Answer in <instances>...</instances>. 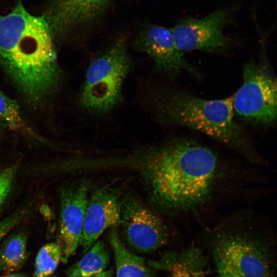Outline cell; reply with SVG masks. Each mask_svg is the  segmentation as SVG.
<instances>
[{
    "instance_id": "d4e9b609",
    "label": "cell",
    "mask_w": 277,
    "mask_h": 277,
    "mask_svg": "<svg viewBox=\"0 0 277 277\" xmlns=\"http://www.w3.org/2000/svg\"><path fill=\"white\" fill-rule=\"evenodd\" d=\"M50 277H56L55 276H54V275H52Z\"/></svg>"
},
{
    "instance_id": "5bb4252c",
    "label": "cell",
    "mask_w": 277,
    "mask_h": 277,
    "mask_svg": "<svg viewBox=\"0 0 277 277\" xmlns=\"http://www.w3.org/2000/svg\"><path fill=\"white\" fill-rule=\"evenodd\" d=\"M28 236L23 231L7 235L0 246V273H13L21 269L28 257Z\"/></svg>"
},
{
    "instance_id": "7a4b0ae2",
    "label": "cell",
    "mask_w": 277,
    "mask_h": 277,
    "mask_svg": "<svg viewBox=\"0 0 277 277\" xmlns=\"http://www.w3.org/2000/svg\"><path fill=\"white\" fill-rule=\"evenodd\" d=\"M143 174L152 201L170 211H186L209 199L216 180L218 160L198 143L182 140L154 151Z\"/></svg>"
},
{
    "instance_id": "5b68a950",
    "label": "cell",
    "mask_w": 277,
    "mask_h": 277,
    "mask_svg": "<svg viewBox=\"0 0 277 277\" xmlns=\"http://www.w3.org/2000/svg\"><path fill=\"white\" fill-rule=\"evenodd\" d=\"M265 60H252L244 65L242 85L232 94L234 114L256 125H272L276 119V78Z\"/></svg>"
},
{
    "instance_id": "7402d4cb",
    "label": "cell",
    "mask_w": 277,
    "mask_h": 277,
    "mask_svg": "<svg viewBox=\"0 0 277 277\" xmlns=\"http://www.w3.org/2000/svg\"><path fill=\"white\" fill-rule=\"evenodd\" d=\"M111 272L110 270H105L100 273L81 277H111Z\"/></svg>"
},
{
    "instance_id": "2e32d148",
    "label": "cell",
    "mask_w": 277,
    "mask_h": 277,
    "mask_svg": "<svg viewBox=\"0 0 277 277\" xmlns=\"http://www.w3.org/2000/svg\"><path fill=\"white\" fill-rule=\"evenodd\" d=\"M0 117L6 126L13 131L33 140L48 143L26 123L18 104L1 90Z\"/></svg>"
},
{
    "instance_id": "8fae6325",
    "label": "cell",
    "mask_w": 277,
    "mask_h": 277,
    "mask_svg": "<svg viewBox=\"0 0 277 277\" xmlns=\"http://www.w3.org/2000/svg\"><path fill=\"white\" fill-rule=\"evenodd\" d=\"M122 201L113 189H96L88 199L80 241L85 250L89 249L107 228L120 224Z\"/></svg>"
},
{
    "instance_id": "277c9868",
    "label": "cell",
    "mask_w": 277,
    "mask_h": 277,
    "mask_svg": "<svg viewBox=\"0 0 277 277\" xmlns=\"http://www.w3.org/2000/svg\"><path fill=\"white\" fill-rule=\"evenodd\" d=\"M131 67L125 39L118 37L88 66L78 96L80 108L95 116L112 111L121 102Z\"/></svg>"
},
{
    "instance_id": "cb8c5ba5",
    "label": "cell",
    "mask_w": 277,
    "mask_h": 277,
    "mask_svg": "<svg viewBox=\"0 0 277 277\" xmlns=\"http://www.w3.org/2000/svg\"><path fill=\"white\" fill-rule=\"evenodd\" d=\"M5 125V123L3 121V120L0 117V128L4 126Z\"/></svg>"
},
{
    "instance_id": "ffe728a7",
    "label": "cell",
    "mask_w": 277,
    "mask_h": 277,
    "mask_svg": "<svg viewBox=\"0 0 277 277\" xmlns=\"http://www.w3.org/2000/svg\"><path fill=\"white\" fill-rule=\"evenodd\" d=\"M214 258L219 277H246L228 261L214 252Z\"/></svg>"
},
{
    "instance_id": "4fadbf2b",
    "label": "cell",
    "mask_w": 277,
    "mask_h": 277,
    "mask_svg": "<svg viewBox=\"0 0 277 277\" xmlns=\"http://www.w3.org/2000/svg\"><path fill=\"white\" fill-rule=\"evenodd\" d=\"M110 242L114 255L116 277H151L144 259L125 246L115 229L111 230Z\"/></svg>"
},
{
    "instance_id": "603a6c76",
    "label": "cell",
    "mask_w": 277,
    "mask_h": 277,
    "mask_svg": "<svg viewBox=\"0 0 277 277\" xmlns=\"http://www.w3.org/2000/svg\"><path fill=\"white\" fill-rule=\"evenodd\" d=\"M0 277H27V275L24 273H10L5 274Z\"/></svg>"
},
{
    "instance_id": "3957f363",
    "label": "cell",
    "mask_w": 277,
    "mask_h": 277,
    "mask_svg": "<svg viewBox=\"0 0 277 277\" xmlns=\"http://www.w3.org/2000/svg\"><path fill=\"white\" fill-rule=\"evenodd\" d=\"M157 113L168 123L199 131L255 159V154L234 120L232 95L209 100L186 92L169 91L158 102Z\"/></svg>"
},
{
    "instance_id": "e0dca14e",
    "label": "cell",
    "mask_w": 277,
    "mask_h": 277,
    "mask_svg": "<svg viewBox=\"0 0 277 277\" xmlns=\"http://www.w3.org/2000/svg\"><path fill=\"white\" fill-rule=\"evenodd\" d=\"M61 250L56 242H50L42 246L35 258L32 277H50L61 261Z\"/></svg>"
},
{
    "instance_id": "44dd1931",
    "label": "cell",
    "mask_w": 277,
    "mask_h": 277,
    "mask_svg": "<svg viewBox=\"0 0 277 277\" xmlns=\"http://www.w3.org/2000/svg\"><path fill=\"white\" fill-rule=\"evenodd\" d=\"M168 269L171 271V277H201L195 269L181 262L169 263Z\"/></svg>"
},
{
    "instance_id": "9c48e42d",
    "label": "cell",
    "mask_w": 277,
    "mask_h": 277,
    "mask_svg": "<svg viewBox=\"0 0 277 277\" xmlns=\"http://www.w3.org/2000/svg\"><path fill=\"white\" fill-rule=\"evenodd\" d=\"M134 45L151 58L158 72L169 78H174L183 71L199 76L177 47L171 29L153 24L146 26L138 32Z\"/></svg>"
},
{
    "instance_id": "8992f818",
    "label": "cell",
    "mask_w": 277,
    "mask_h": 277,
    "mask_svg": "<svg viewBox=\"0 0 277 277\" xmlns=\"http://www.w3.org/2000/svg\"><path fill=\"white\" fill-rule=\"evenodd\" d=\"M214 252L246 277H273L272 260L267 247L248 233L227 231L219 234Z\"/></svg>"
},
{
    "instance_id": "9a60e30c",
    "label": "cell",
    "mask_w": 277,
    "mask_h": 277,
    "mask_svg": "<svg viewBox=\"0 0 277 277\" xmlns=\"http://www.w3.org/2000/svg\"><path fill=\"white\" fill-rule=\"evenodd\" d=\"M109 253L105 243L95 242L83 257L68 271L69 277H81L100 273L107 267Z\"/></svg>"
},
{
    "instance_id": "30bf717a",
    "label": "cell",
    "mask_w": 277,
    "mask_h": 277,
    "mask_svg": "<svg viewBox=\"0 0 277 277\" xmlns=\"http://www.w3.org/2000/svg\"><path fill=\"white\" fill-rule=\"evenodd\" d=\"M89 183L82 180L66 185L61 190L60 214L57 242L61 261L66 263L74 254L82 235L88 201Z\"/></svg>"
},
{
    "instance_id": "d6986e66",
    "label": "cell",
    "mask_w": 277,
    "mask_h": 277,
    "mask_svg": "<svg viewBox=\"0 0 277 277\" xmlns=\"http://www.w3.org/2000/svg\"><path fill=\"white\" fill-rule=\"evenodd\" d=\"M27 211L22 209L0 221V243L5 236L24 218Z\"/></svg>"
},
{
    "instance_id": "52a82bcc",
    "label": "cell",
    "mask_w": 277,
    "mask_h": 277,
    "mask_svg": "<svg viewBox=\"0 0 277 277\" xmlns=\"http://www.w3.org/2000/svg\"><path fill=\"white\" fill-rule=\"evenodd\" d=\"M230 22L227 11L218 9L202 18L186 17L171 29L180 50H199L210 53L225 51L231 41L224 33Z\"/></svg>"
},
{
    "instance_id": "7c38bea8",
    "label": "cell",
    "mask_w": 277,
    "mask_h": 277,
    "mask_svg": "<svg viewBox=\"0 0 277 277\" xmlns=\"http://www.w3.org/2000/svg\"><path fill=\"white\" fill-rule=\"evenodd\" d=\"M114 0H54L43 15L54 37L88 25L100 17Z\"/></svg>"
},
{
    "instance_id": "6da1fadb",
    "label": "cell",
    "mask_w": 277,
    "mask_h": 277,
    "mask_svg": "<svg viewBox=\"0 0 277 277\" xmlns=\"http://www.w3.org/2000/svg\"><path fill=\"white\" fill-rule=\"evenodd\" d=\"M54 37L45 17L30 14L21 0L0 14V65L32 105L47 100L61 83Z\"/></svg>"
},
{
    "instance_id": "ba28073f",
    "label": "cell",
    "mask_w": 277,
    "mask_h": 277,
    "mask_svg": "<svg viewBox=\"0 0 277 277\" xmlns=\"http://www.w3.org/2000/svg\"><path fill=\"white\" fill-rule=\"evenodd\" d=\"M121 201L120 224L125 238L132 248L148 253L166 243L167 230L157 214L131 195H126Z\"/></svg>"
},
{
    "instance_id": "ac0fdd59",
    "label": "cell",
    "mask_w": 277,
    "mask_h": 277,
    "mask_svg": "<svg viewBox=\"0 0 277 277\" xmlns=\"http://www.w3.org/2000/svg\"><path fill=\"white\" fill-rule=\"evenodd\" d=\"M18 167L14 164L0 171V210L11 190Z\"/></svg>"
}]
</instances>
